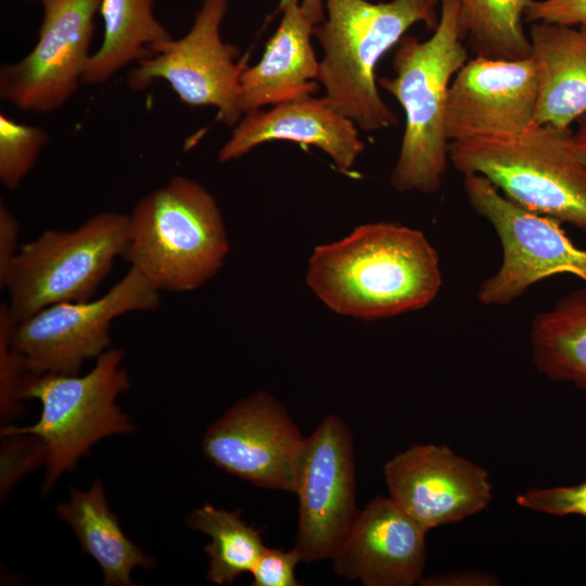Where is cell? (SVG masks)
<instances>
[{"label": "cell", "mask_w": 586, "mask_h": 586, "mask_svg": "<svg viewBox=\"0 0 586 586\" xmlns=\"http://www.w3.org/2000/svg\"><path fill=\"white\" fill-rule=\"evenodd\" d=\"M306 280L332 310L378 319L425 307L440 292L442 271L423 232L381 221L316 247Z\"/></svg>", "instance_id": "6da1fadb"}, {"label": "cell", "mask_w": 586, "mask_h": 586, "mask_svg": "<svg viewBox=\"0 0 586 586\" xmlns=\"http://www.w3.org/2000/svg\"><path fill=\"white\" fill-rule=\"evenodd\" d=\"M442 12L433 35L420 41L404 36L393 58V78L379 85L405 112V130L391 184L400 192L435 193L447 168L449 139L446 107L450 82L468 61L459 25L458 0H441Z\"/></svg>", "instance_id": "7a4b0ae2"}, {"label": "cell", "mask_w": 586, "mask_h": 586, "mask_svg": "<svg viewBox=\"0 0 586 586\" xmlns=\"http://www.w3.org/2000/svg\"><path fill=\"white\" fill-rule=\"evenodd\" d=\"M327 18L315 25L323 51L318 82L330 105L365 131L397 125L395 113L382 100L375 80L381 58L423 22L431 29L438 23L435 9L424 0H324Z\"/></svg>", "instance_id": "3957f363"}, {"label": "cell", "mask_w": 586, "mask_h": 586, "mask_svg": "<svg viewBox=\"0 0 586 586\" xmlns=\"http://www.w3.org/2000/svg\"><path fill=\"white\" fill-rule=\"evenodd\" d=\"M228 252L214 196L196 181L174 176L135 204L122 257L160 292L181 293L213 278Z\"/></svg>", "instance_id": "277c9868"}, {"label": "cell", "mask_w": 586, "mask_h": 586, "mask_svg": "<svg viewBox=\"0 0 586 586\" xmlns=\"http://www.w3.org/2000/svg\"><path fill=\"white\" fill-rule=\"evenodd\" d=\"M448 157L519 206L586 231V164L570 128L535 123L513 136L455 140Z\"/></svg>", "instance_id": "5b68a950"}, {"label": "cell", "mask_w": 586, "mask_h": 586, "mask_svg": "<svg viewBox=\"0 0 586 586\" xmlns=\"http://www.w3.org/2000/svg\"><path fill=\"white\" fill-rule=\"evenodd\" d=\"M124 353L109 348L86 374L27 373L20 385L18 399H38L41 415L35 424L1 429L2 436L29 434L46 450L49 491L60 475L101 438L133 432L135 426L116 404L129 388L128 372L120 366Z\"/></svg>", "instance_id": "8992f818"}, {"label": "cell", "mask_w": 586, "mask_h": 586, "mask_svg": "<svg viewBox=\"0 0 586 586\" xmlns=\"http://www.w3.org/2000/svg\"><path fill=\"white\" fill-rule=\"evenodd\" d=\"M127 237L128 215L101 212L76 229H49L21 245L0 279L14 321L53 304L93 298Z\"/></svg>", "instance_id": "52a82bcc"}, {"label": "cell", "mask_w": 586, "mask_h": 586, "mask_svg": "<svg viewBox=\"0 0 586 586\" xmlns=\"http://www.w3.org/2000/svg\"><path fill=\"white\" fill-rule=\"evenodd\" d=\"M160 304V291L130 267L98 298L53 304L15 322L11 344L28 373L78 374L86 360L109 349L117 317Z\"/></svg>", "instance_id": "ba28073f"}, {"label": "cell", "mask_w": 586, "mask_h": 586, "mask_svg": "<svg viewBox=\"0 0 586 586\" xmlns=\"http://www.w3.org/2000/svg\"><path fill=\"white\" fill-rule=\"evenodd\" d=\"M463 190L471 207L493 226L502 249L498 270L479 288L481 304H510L536 282L559 273L586 282V251L573 244L561 222L519 206L481 175H463Z\"/></svg>", "instance_id": "9c48e42d"}, {"label": "cell", "mask_w": 586, "mask_h": 586, "mask_svg": "<svg viewBox=\"0 0 586 586\" xmlns=\"http://www.w3.org/2000/svg\"><path fill=\"white\" fill-rule=\"evenodd\" d=\"M227 11L228 0H203L190 30L179 39L154 43L129 72L128 86L140 91L164 80L182 103L214 106L221 122L235 126L243 117L239 80L245 66L244 61L235 62L238 48L220 36Z\"/></svg>", "instance_id": "30bf717a"}, {"label": "cell", "mask_w": 586, "mask_h": 586, "mask_svg": "<svg viewBox=\"0 0 586 586\" xmlns=\"http://www.w3.org/2000/svg\"><path fill=\"white\" fill-rule=\"evenodd\" d=\"M38 38L23 59L0 69V98L20 111L49 113L82 84L101 0H46Z\"/></svg>", "instance_id": "8fae6325"}, {"label": "cell", "mask_w": 586, "mask_h": 586, "mask_svg": "<svg viewBox=\"0 0 586 586\" xmlns=\"http://www.w3.org/2000/svg\"><path fill=\"white\" fill-rule=\"evenodd\" d=\"M355 488L351 430L340 417L326 416L306 437L297 470L295 548L303 562L334 557L359 513Z\"/></svg>", "instance_id": "7c38bea8"}, {"label": "cell", "mask_w": 586, "mask_h": 586, "mask_svg": "<svg viewBox=\"0 0 586 586\" xmlns=\"http://www.w3.org/2000/svg\"><path fill=\"white\" fill-rule=\"evenodd\" d=\"M305 440L284 406L257 392L206 430L202 450L213 464L257 487L294 493Z\"/></svg>", "instance_id": "4fadbf2b"}, {"label": "cell", "mask_w": 586, "mask_h": 586, "mask_svg": "<svg viewBox=\"0 0 586 586\" xmlns=\"http://www.w3.org/2000/svg\"><path fill=\"white\" fill-rule=\"evenodd\" d=\"M538 80L532 56L468 60L454 76L447 97L449 141L513 136L535 124Z\"/></svg>", "instance_id": "5bb4252c"}, {"label": "cell", "mask_w": 586, "mask_h": 586, "mask_svg": "<svg viewBox=\"0 0 586 586\" xmlns=\"http://www.w3.org/2000/svg\"><path fill=\"white\" fill-rule=\"evenodd\" d=\"M383 471L390 497L426 532L480 512L492 497L487 472L443 445H412Z\"/></svg>", "instance_id": "9a60e30c"}, {"label": "cell", "mask_w": 586, "mask_h": 586, "mask_svg": "<svg viewBox=\"0 0 586 586\" xmlns=\"http://www.w3.org/2000/svg\"><path fill=\"white\" fill-rule=\"evenodd\" d=\"M426 531L391 497L359 511L332 558L334 572L365 586H411L425 566Z\"/></svg>", "instance_id": "2e32d148"}, {"label": "cell", "mask_w": 586, "mask_h": 586, "mask_svg": "<svg viewBox=\"0 0 586 586\" xmlns=\"http://www.w3.org/2000/svg\"><path fill=\"white\" fill-rule=\"evenodd\" d=\"M271 140L319 148L345 174L365 150L356 124L337 113L326 97L311 95L244 114L219 150L218 162L237 160Z\"/></svg>", "instance_id": "e0dca14e"}, {"label": "cell", "mask_w": 586, "mask_h": 586, "mask_svg": "<svg viewBox=\"0 0 586 586\" xmlns=\"http://www.w3.org/2000/svg\"><path fill=\"white\" fill-rule=\"evenodd\" d=\"M280 9V24L262 59L241 73L239 106L243 115L311 97L319 89V61L311 44L315 24L297 1Z\"/></svg>", "instance_id": "ac0fdd59"}, {"label": "cell", "mask_w": 586, "mask_h": 586, "mask_svg": "<svg viewBox=\"0 0 586 586\" xmlns=\"http://www.w3.org/2000/svg\"><path fill=\"white\" fill-rule=\"evenodd\" d=\"M575 26L537 22L531 27L536 124L569 129L586 114V23Z\"/></svg>", "instance_id": "d6986e66"}, {"label": "cell", "mask_w": 586, "mask_h": 586, "mask_svg": "<svg viewBox=\"0 0 586 586\" xmlns=\"http://www.w3.org/2000/svg\"><path fill=\"white\" fill-rule=\"evenodd\" d=\"M56 513L72 527L81 551L91 556L101 568L103 585H133L130 579L132 569L154 566V560L124 533L107 505L100 479H95L86 492L71 488L69 500L58 505Z\"/></svg>", "instance_id": "ffe728a7"}, {"label": "cell", "mask_w": 586, "mask_h": 586, "mask_svg": "<svg viewBox=\"0 0 586 586\" xmlns=\"http://www.w3.org/2000/svg\"><path fill=\"white\" fill-rule=\"evenodd\" d=\"M154 0H101L99 13L104 33L82 76V85L95 86L150 54V48L171 38L153 11Z\"/></svg>", "instance_id": "44dd1931"}, {"label": "cell", "mask_w": 586, "mask_h": 586, "mask_svg": "<svg viewBox=\"0 0 586 586\" xmlns=\"http://www.w3.org/2000/svg\"><path fill=\"white\" fill-rule=\"evenodd\" d=\"M531 345L542 373L586 391V289L569 293L535 317Z\"/></svg>", "instance_id": "7402d4cb"}, {"label": "cell", "mask_w": 586, "mask_h": 586, "mask_svg": "<svg viewBox=\"0 0 586 586\" xmlns=\"http://www.w3.org/2000/svg\"><path fill=\"white\" fill-rule=\"evenodd\" d=\"M186 523L211 537L204 547L209 557L207 579L217 585L233 584L240 575L251 573L266 548L260 532L249 525L239 510L204 504L187 515Z\"/></svg>", "instance_id": "603a6c76"}, {"label": "cell", "mask_w": 586, "mask_h": 586, "mask_svg": "<svg viewBox=\"0 0 586 586\" xmlns=\"http://www.w3.org/2000/svg\"><path fill=\"white\" fill-rule=\"evenodd\" d=\"M533 0H458L459 25L477 56L522 60L532 54L523 18Z\"/></svg>", "instance_id": "cb8c5ba5"}, {"label": "cell", "mask_w": 586, "mask_h": 586, "mask_svg": "<svg viewBox=\"0 0 586 586\" xmlns=\"http://www.w3.org/2000/svg\"><path fill=\"white\" fill-rule=\"evenodd\" d=\"M49 135L34 125L0 114V181L15 190L34 168Z\"/></svg>", "instance_id": "d4e9b609"}, {"label": "cell", "mask_w": 586, "mask_h": 586, "mask_svg": "<svg viewBox=\"0 0 586 586\" xmlns=\"http://www.w3.org/2000/svg\"><path fill=\"white\" fill-rule=\"evenodd\" d=\"M519 506L553 515L586 518V481L573 486L531 489L517 497Z\"/></svg>", "instance_id": "484cf974"}, {"label": "cell", "mask_w": 586, "mask_h": 586, "mask_svg": "<svg viewBox=\"0 0 586 586\" xmlns=\"http://www.w3.org/2000/svg\"><path fill=\"white\" fill-rule=\"evenodd\" d=\"M300 562L302 556L295 547L289 551L266 547L251 572L252 585L297 586L294 571Z\"/></svg>", "instance_id": "4316f807"}, {"label": "cell", "mask_w": 586, "mask_h": 586, "mask_svg": "<svg viewBox=\"0 0 586 586\" xmlns=\"http://www.w3.org/2000/svg\"><path fill=\"white\" fill-rule=\"evenodd\" d=\"M525 21L571 26L586 23V0H533L526 9Z\"/></svg>", "instance_id": "83f0119b"}, {"label": "cell", "mask_w": 586, "mask_h": 586, "mask_svg": "<svg viewBox=\"0 0 586 586\" xmlns=\"http://www.w3.org/2000/svg\"><path fill=\"white\" fill-rule=\"evenodd\" d=\"M20 224L13 213L1 200L0 203V279L5 275L11 262L18 252Z\"/></svg>", "instance_id": "f1b7e54d"}, {"label": "cell", "mask_w": 586, "mask_h": 586, "mask_svg": "<svg viewBox=\"0 0 586 586\" xmlns=\"http://www.w3.org/2000/svg\"><path fill=\"white\" fill-rule=\"evenodd\" d=\"M420 584L426 586H493L498 585L499 583L498 579L491 574L469 571L434 575L422 578Z\"/></svg>", "instance_id": "f546056e"}, {"label": "cell", "mask_w": 586, "mask_h": 586, "mask_svg": "<svg viewBox=\"0 0 586 586\" xmlns=\"http://www.w3.org/2000/svg\"><path fill=\"white\" fill-rule=\"evenodd\" d=\"M292 1H297L301 4L315 25L324 21L323 0H281L280 5Z\"/></svg>", "instance_id": "4dcf8cb0"}, {"label": "cell", "mask_w": 586, "mask_h": 586, "mask_svg": "<svg viewBox=\"0 0 586 586\" xmlns=\"http://www.w3.org/2000/svg\"><path fill=\"white\" fill-rule=\"evenodd\" d=\"M577 129L573 132L574 143L583 162L586 164V114L577 120Z\"/></svg>", "instance_id": "1f68e13d"}, {"label": "cell", "mask_w": 586, "mask_h": 586, "mask_svg": "<svg viewBox=\"0 0 586 586\" xmlns=\"http://www.w3.org/2000/svg\"><path fill=\"white\" fill-rule=\"evenodd\" d=\"M424 1L432 9H435V7L441 2V0H424Z\"/></svg>", "instance_id": "d6a6232c"}, {"label": "cell", "mask_w": 586, "mask_h": 586, "mask_svg": "<svg viewBox=\"0 0 586 586\" xmlns=\"http://www.w3.org/2000/svg\"><path fill=\"white\" fill-rule=\"evenodd\" d=\"M27 1H36V2L42 3V2L46 1V0H27Z\"/></svg>", "instance_id": "836d02e7"}]
</instances>
